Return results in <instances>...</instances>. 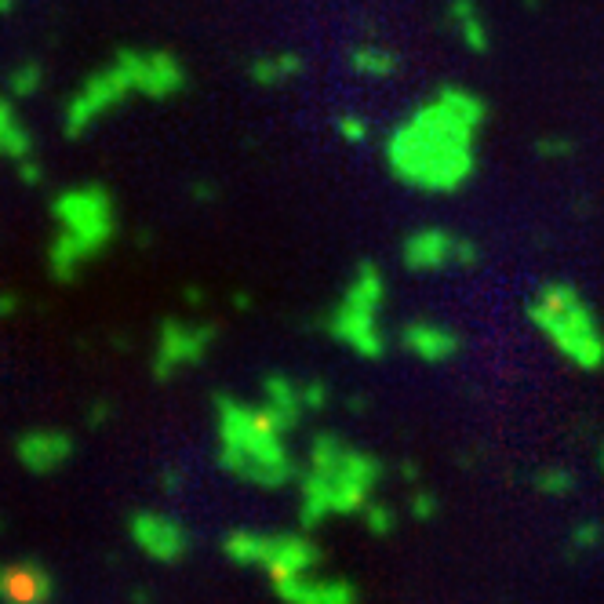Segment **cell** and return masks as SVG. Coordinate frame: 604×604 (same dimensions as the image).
Here are the masks:
<instances>
[{
    "label": "cell",
    "mask_w": 604,
    "mask_h": 604,
    "mask_svg": "<svg viewBox=\"0 0 604 604\" xmlns=\"http://www.w3.org/2000/svg\"><path fill=\"white\" fill-rule=\"evenodd\" d=\"M190 88L186 62L168 48H124L113 51V59L99 70H91L66 106H62V131L66 139L88 135L102 117L121 110L131 95H142L150 102H172Z\"/></svg>",
    "instance_id": "obj_2"
},
{
    "label": "cell",
    "mask_w": 604,
    "mask_h": 604,
    "mask_svg": "<svg viewBox=\"0 0 604 604\" xmlns=\"http://www.w3.org/2000/svg\"><path fill=\"white\" fill-rule=\"evenodd\" d=\"M222 554L237 568L266 572L270 583L317 572L324 564V550L306 532H252V528H237V532H226Z\"/></svg>",
    "instance_id": "obj_8"
},
{
    "label": "cell",
    "mask_w": 604,
    "mask_h": 604,
    "mask_svg": "<svg viewBox=\"0 0 604 604\" xmlns=\"http://www.w3.org/2000/svg\"><path fill=\"white\" fill-rule=\"evenodd\" d=\"M397 339H401V346L412 353L415 361L423 364H448L463 350V335L441 321H426V317H415V321L401 324Z\"/></svg>",
    "instance_id": "obj_14"
},
{
    "label": "cell",
    "mask_w": 604,
    "mask_h": 604,
    "mask_svg": "<svg viewBox=\"0 0 604 604\" xmlns=\"http://www.w3.org/2000/svg\"><path fill=\"white\" fill-rule=\"evenodd\" d=\"M150 601H153V594H150V590H142V586L131 594V604H150Z\"/></svg>",
    "instance_id": "obj_33"
},
{
    "label": "cell",
    "mask_w": 604,
    "mask_h": 604,
    "mask_svg": "<svg viewBox=\"0 0 604 604\" xmlns=\"http://www.w3.org/2000/svg\"><path fill=\"white\" fill-rule=\"evenodd\" d=\"M22 306V299L15 292H0V317H15Z\"/></svg>",
    "instance_id": "obj_30"
},
{
    "label": "cell",
    "mask_w": 604,
    "mask_h": 604,
    "mask_svg": "<svg viewBox=\"0 0 604 604\" xmlns=\"http://www.w3.org/2000/svg\"><path fill=\"white\" fill-rule=\"evenodd\" d=\"M604 539V528L597 521H579L568 535V550L572 554H586V550H597Z\"/></svg>",
    "instance_id": "obj_25"
},
{
    "label": "cell",
    "mask_w": 604,
    "mask_h": 604,
    "mask_svg": "<svg viewBox=\"0 0 604 604\" xmlns=\"http://www.w3.org/2000/svg\"><path fill=\"white\" fill-rule=\"evenodd\" d=\"M55 575L41 561L0 564V604H51Z\"/></svg>",
    "instance_id": "obj_15"
},
{
    "label": "cell",
    "mask_w": 604,
    "mask_h": 604,
    "mask_svg": "<svg viewBox=\"0 0 604 604\" xmlns=\"http://www.w3.org/2000/svg\"><path fill=\"white\" fill-rule=\"evenodd\" d=\"M215 433H219V466L233 481L255 488H284L299 481L302 466L288 448V433L262 412L233 393H215Z\"/></svg>",
    "instance_id": "obj_4"
},
{
    "label": "cell",
    "mask_w": 604,
    "mask_h": 604,
    "mask_svg": "<svg viewBox=\"0 0 604 604\" xmlns=\"http://www.w3.org/2000/svg\"><path fill=\"white\" fill-rule=\"evenodd\" d=\"M401 51L383 41H353L346 48V66L364 81H390L401 73Z\"/></svg>",
    "instance_id": "obj_17"
},
{
    "label": "cell",
    "mask_w": 604,
    "mask_h": 604,
    "mask_svg": "<svg viewBox=\"0 0 604 604\" xmlns=\"http://www.w3.org/2000/svg\"><path fill=\"white\" fill-rule=\"evenodd\" d=\"M233 306H237V310H252V299H248V295H233Z\"/></svg>",
    "instance_id": "obj_34"
},
{
    "label": "cell",
    "mask_w": 604,
    "mask_h": 604,
    "mask_svg": "<svg viewBox=\"0 0 604 604\" xmlns=\"http://www.w3.org/2000/svg\"><path fill=\"white\" fill-rule=\"evenodd\" d=\"M219 328L204 321H182V317H164L157 328V346H153L150 375L157 383H172L182 372H190L212 353Z\"/></svg>",
    "instance_id": "obj_9"
},
{
    "label": "cell",
    "mask_w": 604,
    "mask_h": 604,
    "mask_svg": "<svg viewBox=\"0 0 604 604\" xmlns=\"http://www.w3.org/2000/svg\"><path fill=\"white\" fill-rule=\"evenodd\" d=\"M328 397H332V390H328V383L324 379H306L302 383V404H306V412H321L324 404H328Z\"/></svg>",
    "instance_id": "obj_27"
},
{
    "label": "cell",
    "mask_w": 604,
    "mask_h": 604,
    "mask_svg": "<svg viewBox=\"0 0 604 604\" xmlns=\"http://www.w3.org/2000/svg\"><path fill=\"white\" fill-rule=\"evenodd\" d=\"M30 157H37V139L30 124L22 121V113L8 95H0V161L22 164Z\"/></svg>",
    "instance_id": "obj_20"
},
{
    "label": "cell",
    "mask_w": 604,
    "mask_h": 604,
    "mask_svg": "<svg viewBox=\"0 0 604 604\" xmlns=\"http://www.w3.org/2000/svg\"><path fill=\"white\" fill-rule=\"evenodd\" d=\"M15 459L26 474L51 477L73 459V437L55 426H33L15 441Z\"/></svg>",
    "instance_id": "obj_12"
},
{
    "label": "cell",
    "mask_w": 604,
    "mask_h": 604,
    "mask_svg": "<svg viewBox=\"0 0 604 604\" xmlns=\"http://www.w3.org/2000/svg\"><path fill=\"white\" fill-rule=\"evenodd\" d=\"M524 4H528V8H539V0H524Z\"/></svg>",
    "instance_id": "obj_36"
},
{
    "label": "cell",
    "mask_w": 604,
    "mask_h": 604,
    "mask_svg": "<svg viewBox=\"0 0 604 604\" xmlns=\"http://www.w3.org/2000/svg\"><path fill=\"white\" fill-rule=\"evenodd\" d=\"M488 117V99L474 88H433L386 135L383 164L390 179L426 197L459 193L477 175V142L488 128Z\"/></svg>",
    "instance_id": "obj_1"
},
{
    "label": "cell",
    "mask_w": 604,
    "mask_h": 604,
    "mask_svg": "<svg viewBox=\"0 0 604 604\" xmlns=\"http://www.w3.org/2000/svg\"><path fill=\"white\" fill-rule=\"evenodd\" d=\"M444 22L452 26V33L463 41L466 51L488 55V48H492V33H488V22H484L477 0H448V4H444Z\"/></svg>",
    "instance_id": "obj_19"
},
{
    "label": "cell",
    "mask_w": 604,
    "mask_h": 604,
    "mask_svg": "<svg viewBox=\"0 0 604 604\" xmlns=\"http://www.w3.org/2000/svg\"><path fill=\"white\" fill-rule=\"evenodd\" d=\"M335 135L346 142V146H364V142H372V121L364 117V113H353V110H346V113H339L335 117Z\"/></svg>",
    "instance_id": "obj_22"
},
{
    "label": "cell",
    "mask_w": 604,
    "mask_h": 604,
    "mask_svg": "<svg viewBox=\"0 0 604 604\" xmlns=\"http://www.w3.org/2000/svg\"><path fill=\"white\" fill-rule=\"evenodd\" d=\"M383 481V459L343 441L339 433H317L306 466L299 470V524L302 532L321 528L332 517L364 514Z\"/></svg>",
    "instance_id": "obj_3"
},
{
    "label": "cell",
    "mask_w": 604,
    "mask_h": 604,
    "mask_svg": "<svg viewBox=\"0 0 604 604\" xmlns=\"http://www.w3.org/2000/svg\"><path fill=\"white\" fill-rule=\"evenodd\" d=\"M193 201H215L212 182H193Z\"/></svg>",
    "instance_id": "obj_31"
},
{
    "label": "cell",
    "mask_w": 604,
    "mask_h": 604,
    "mask_svg": "<svg viewBox=\"0 0 604 604\" xmlns=\"http://www.w3.org/2000/svg\"><path fill=\"white\" fill-rule=\"evenodd\" d=\"M41 88H44V66L37 59L19 62V66L4 77V95H8L11 102L33 99V95H41Z\"/></svg>",
    "instance_id": "obj_21"
},
{
    "label": "cell",
    "mask_w": 604,
    "mask_h": 604,
    "mask_svg": "<svg viewBox=\"0 0 604 604\" xmlns=\"http://www.w3.org/2000/svg\"><path fill=\"white\" fill-rule=\"evenodd\" d=\"M302 73H306V55L302 51H262L248 62V81L255 88H284V84L299 81Z\"/></svg>",
    "instance_id": "obj_18"
},
{
    "label": "cell",
    "mask_w": 604,
    "mask_h": 604,
    "mask_svg": "<svg viewBox=\"0 0 604 604\" xmlns=\"http://www.w3.org/2000/svg\"><path fill=\"white\" fill-rule=\"evenodd\" d=\"M273 594L281 604H357V586L343 575H292V579H277Z\"/></svg>",
    "instance_id": "obj_13"
},
{
    "label": "cell",
    "mask_w": 604,
    "mask_h": 604,
    "mask_svg": "<svg viewBox=\"0 0 604 604\" xmlns=\"http://www.w3.org/2000/svg\"><path fill=\"white\" fill-rule=\"evenodd\" d=\"M88 419H91L95 426H102L106 419H110V408H106V404H95V408L88 412Z\"/></svg>",
    "instance_id": "obj_32"
},
{
    "label": "cell",
    "mask_w": 604,
    "mask_h": 604,
    "mask_svg": "<svg viewBox=\"0 0 604 604\" xmlns=\"http://www.w3.org/2000/svg\"><path fill=\"white\" fill-rule=\"evenodd\" d=\"M15 179H19L26 190H37V186H44V164L37 161V157L15 164Z\"/></svg>",
    "instance_id": "obj_29"
},
{
    "label": "cell",
    "mask_w": 604,
    "mask_h": 604,
    "mask_svg": "<svg viewBox=\"0 0 604 604\" xmlns=\"http://www.w3.org/2000/svg\"><path fill=\"white\" fill-rule=\"evenodd\" d=\"M601 470H604V452H601Z\"/></svg>",
    "instance_id": "obj_37"
},
{
    "label": "cell",
    "mask_w": 604,
    "mask_h": 604,
    "mask_svg": "<svg viewBox=\"0 0 604 604\" xmlns=\"http://www.w3.org/2000/svg\"><path fill=\"white\" fill-rule=\"evenodd\" d=\"M364 528L375 535V539H390L393 532H397V510L386 503H368V510H364Z\"/></svg>",
    "instance_id": "obj_23"
},
{
    "label": "cell",
    "mask_w": 604,
    "mask_h": 604,
    "mask_svg": "<svg viewBox=\"0 0 604 604\" xmlns=\"http://www.w3.org/2000/svg\"><path fill=\"white\" fill-rule=\"evenodd\" d=\"M532 150H535L539 161H572L575 142L564 139V135H557V131H550V135H539V139L532 142Z\"/></svg>",
    "instance_id": "obj_24"
},
{
    "label": "cell",
    "mask_w": 604,
    "mask_h": 604,
    "mask_svg": "<svg viewBox=\"0 0 604 604\" xmlns=\"http://www.w3.org/2000/svg\"><path fill=\"white\" fill-rule=\"evenodd\" d=\"M535 492L550 495V499H557V495H568L575 488L572 474L568 470H543V474H535Z\"/></svg>",
    "instance_id": "obj_26"
},
{
    "label": "cell",
    "mask_w": 604,
    "mask_h": 604,
    "mask_svg": "<svg viewBox=\"0 0 604 604\" xmlns=\"http://www.w3.org/2000/svg\"><path fill=\"white\" fill-rule=\"evenodd\" d=\"M128 539L139 546V554H146L157 564H179L190 554L186 524L175 521L172 514H161V510H135L128 517Z\"/></svg>",
    "instance_id": "obj_11"
},
{
    "label": "cell",
    "mask_w": 604,
    "mask_h": 604,
    "mask_svg": "<svg viewBox=\"0 0 604 604\" xmlns=\"http://www.w3.org/2000/svg\"><path fill=\"white\" fill-rule=\"evenodd\" d=\"M477 262H481V244L444 226H419L401 241V266L415 277L441 270H474Z\"/></svg>",
    "instance_id": "obj_10"
},
{
    "label": "cell",
    "mask_w": 604,
    "mask_h": 604,
    "mask_svg": "<svg viewBox=\"0 0 604 604\" xmlns=\"http://www.w3.org/2000/svg\"><path fill=\"white\" fill-rule=\"evenodd\" d=\"M383 306H386V277L383 266L372 259H361L353 266L343 295L324 317V332L343 350L357 353L364 361H383L386 357V332H383Z\"/></svg>",
    "instance_id": "obj_7"
},
{
    "label": "cell",
    "mask_w": 604,
    "mask_h": 604,
    "mask_svg": "<svg viewBox=\"0 0 604 604\" xmlns=\"http://www.w3.org/2000/svg\"><path fill=\"white\" fill-rule=\"evenodd\" d=\"M437 514H441V499H437V495L426 492V488L412 495V517L415 521H433Z\"/></svg>",
    "instance_id": "obj_28"
},
{
    "label": "cell",
    "mask_w": 604,
    "mask_h": 604,
    "mask_svg": "<svg viewBox=\"0 0 604 604\" xmlns=\"http://www.w3.org/2000/svg\"><path fill=\"white\" fill-rule=\"evenodd\" d=\"M262 412L270 415L273 423L281 426L284 433H292L302 426L306 419V404H302V383H295L292 375L284 372H270L262 379Z\"/></svg>",
    "instance_id": "obj_16"
},
{
    "label": "cell",
    "mask_w": 604,
    "mask_h": 604,
    "mask_svg": "<svg viewBox=\"0 0 604 604\" xmlns=\"http://www.w3.org/2000/svg\"><path fill=\"white\" fill-rule=\"evenodd\" d=\"M15 4H19V0H0V15H11V11H15Z\"/></svg>",
    "instance_id": "obj_35"
},
{
    "label": "cell",
    "mask_w": 604,
    "mask_h": 604,
    "mask_svg": "<svg viewBox=\"0 0 604 604\" xmlns=\"http://www.w3.org/2000/svg\"><path fill=\"white\" fill-rule=\"evenodd\" d=\"M528 321L546 343L561 353L564 361L579 372H601L604 368V324L575 284L543 281L524 306Z\"/></svg>",
    "instance_id": "obj_6"
},
{
    "label": "cell",
    "mask_w": 604,
    "mask_h": 604,
    "mask_svg": "<svg viewBox=\"0 0 604 604\" xmlns=\"http://www.w3.org/2000/svg\"><path fill=\"white\" fill-rule=\"evenodd\" d=\"M51 222L48 273L55 284H73L121 237L117 197L106 182H77L59 190L51 197Z\"/></svg>",
    "instance_id": "obj_5"
}]
</instances>
